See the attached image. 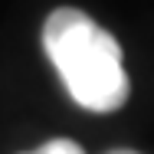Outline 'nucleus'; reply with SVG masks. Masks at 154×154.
<instances>
[{
  "instance_id": "1",
  "label": "nucleus",
  "mask_w": 154,
  "mask_h": 154,
  "mask_svg": "<svg viewBox=\"0 0 154 154\" xmlns=\"http://www.w3.org/2000/svg\"><path fill=\"white\" fill-rule=\"evenodd\" d=\"M43 49L62 85L85 112H115L128 102V72L122 46L89 13L59 7L43 23Z\"/></svg>"
},
{
  "instance_id": "2",
  "label": "nucleus",
  "mask_w": 154,
  "mask_h": 154,
  "mask_svg": "<svg viewBox=\"0 0 154 154\" xmlns=\"http://www.w3.org/2000/svg\"><path fill=\"white\" fill-rule=\"evenodd\" d=\"M26 154H85L72 138H49L46 144H39L36 151H26Z\"/></svg>"
},
{
  "instance_id": "3",
  "label": "nucleus",
  "mask_w": 154,
  "mask_h": 154,
  "mask_svg": "<svg viewBox=\"0 0 154 154\" xmlns=\"http://www.w3.org/2000/svg\"><path fill=\"white\" fill-rule=\"evenodd\" d=\"M108 154H138V151H128V148H118V151H108Z\"/></svg>"
}]
</instances>
